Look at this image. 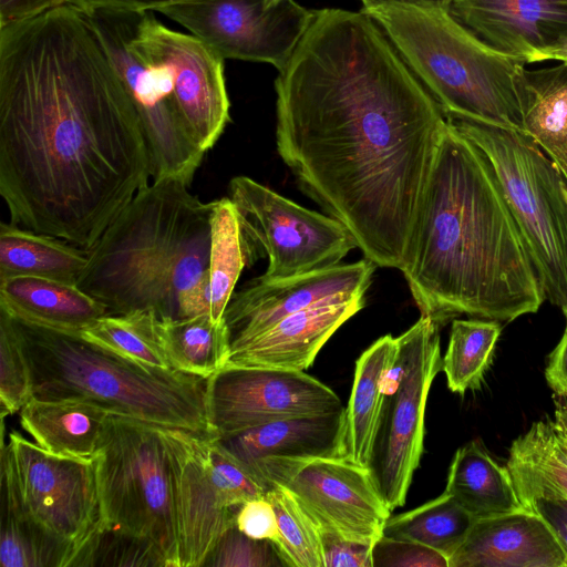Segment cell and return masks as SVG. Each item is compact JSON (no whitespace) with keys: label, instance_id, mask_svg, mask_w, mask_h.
<instances>
[{"label":"cell","instance_id":"cell-5","mask_svg":"<svg viewBox=\"0 0 567 567\" xmlns=\"http://www.w3.org/2000/svg\"><path fill=\"white\" fill-rule=\"evenodd\" d=\"M12 321L29 363L32 398L82 400L111 414L216 436L208 379L141 364L79 333Z\"/></svg>","mask_w":567,"mask_h":567},{"label":"cell","instance_id":"cell-41","mask_svg":"<svg viewBox=\"0 0 567 567\" xmlns=\"http://www.w3.org/2000/svg\"><path fill=\"white\" fill-rule=\"evenodd\" d=\"M319 530L324 567H373L372 545L347 539L330 529Z\"/></svg>","mask_w":567,"mask_h":567},{"label":"cell","instance_id":"cell-22","mask_svg":"<svg viewBox=\"0 0 567 567\" xmlns=\"http://www.w3.org/2000/svg\"><path fill=\"white\" fill-rule=\"evenodd\" d=\"M344 435L346 408L330 414L279 420L216 439L252 475L259 465L274 460L344 456Z\"/></svg>","mask_w":567,"mask_h":567},{"label":"cell","instance_id":"cell-7","mask_svg":"<svg viewBox=\"0 0 567 567\" xmlns=\"http://www.w3.org/2000/svg\"><path fill=\"white\" fill-rule=\"evenodd\" d=\"M489 163L537 271L545 299L567 306V183L522 131L445 116Z\"/></svg>","mask_w":567,"mask_h":567},{"label":"cell","instance_id":"cell-35","mask_svg":"<svg viewBox=\"0 0 567 567\" xmlns=\"http://www.w3.org/2000/svg\"><path fill=\"white\" fill-rule=\"evenodd\" d=\"M272 505L279 530L275 545L289 567H324L320 530L293 494L271 485L265 496Z\"/></svg>","mask_w":567,"mask_h":567},{"label":"cell","instance_id":"cell-30","mask_svg":"<svg viewBox=\"0 0 567 567\" xmlns=\"http://www.w3.org/2000/svg\"><path fill=\"white\" fill-rule=\"evenodd\" d=\"M157 331L174 370L209 379L223 370L230 354V334L225 321L209 315L158 318Z\"/></svg>","mask_w":567,"mask_h":567},{"label":"cell","instance_id":"cell-32","mask_svg":"<svg viewBox=\"0 0 567 567\" xmlns=\"http://www.w3.org/2000/svg\"><path fill=\"white\" fill-rule=\"evenodd\" d=\"M475 520L474 516L443 492L414 509L390 516L383 535L423 544L450 559Z\"/></svg>","mask_w":567,"mask_h":567},{"label":"cell","instance_id":"cell-10","mask_svg":"<svg viewBox=\"0 0 567 567\" xmlns=\"http://www.w3.org/2000/svg\"><path fill=\"white\" fill-rule=\"evenodd\" d=\"M2 447L10 457L24 511L48 534L70 546L71 566H86L104 529L96 457L56 455L16 431Z\"/></svg>","mask_w":567,"mask_h":567},{"label":"cell","instance_id":"cell-14","mask_svg":"<svg viewBox=\"0 0 567 567\" xmlns=\"http://www.w3.org/2000/svg\"><path fill=\"white\" fill-rule=\"evenodd\" d=\"M266 0H188L157 12L183 25L221 59L264 62L282 69L315 11L295 0L267 8Z\"/></svg>","mask_w":567,"mask_h":567},{"label":"cell","instance_id":"cell-6","mask_svg":"<svg viewBox=\"0 0 567 567\" xmlns=\"http://www.w3.org/2000/svg\"><path fill=\"white\" fill-rule=\"evenodd\" d=\"M362 11L383 30L445 116L523 132V60L483 42L445 8L385 4Z\"/></svg>","mask_w":567,"mask_h":567},{"label":"cell","instance_id":"cell-45","mask_svg":"<svg viewBox=\"0 0 567 567\" xmlns=\"http://www.w3.org/2000/svg\"><path fill=\"white\" fill-rule=\"evenodd\" d=\"M561 310L566 319L565 330L549 355L545 378L553 392L567 400V306Z\"/></svg>","mask_w":567,"mask_h":567},{"label":"cell","instance_id":"cell-16","mask_svg":"<svg viewBox=\"0 0 567 567\" xmlns=\"http://www.w3.org/2000/svg\"><path fill=\"white\" fill-rule=\"evenodd\" d=\"M344 408L332 389L303 371L225 367L208 379L209 420L216 436Z\"/></svg>","mask_w":567,"mask_h":567},{"label":"cell","instance_id":"cell-12","mask_svg":"<svg viewBox=\"0 0 567 567\" xmlns=\"http://www.w3.org/2000/svg\"><path fill=\"white\" fill-rule=\"evenodd\" d=\"M85 13L135 105L147 141L152 179L173 177L190 185L205 152L179 113L168 70L133 45L128 11Z\"/></svg>","mask_w":567,"mask_h":567},{"label":"cell","instance_id":"cell-1","mask_svg":"<svg viewBox=\"0 0 567 567\" xmlns=\"http://www.w3.org/2000/svg\"><path fill=\"white\" fill-rule=\"evenodd\" d=\"M276 145L365 259L402 270L446 117L362 10H315L275 81Z\"/></svg>","mask_w":567,"mask_h":567},{"label":"cell","instance_id":"cell-11","mask_svg":"<svg viewBox=\"0 0 567 567\" xmlns=\"http://www.w3.org/2000/svg\"><path fill=\"white\" fill-rule=\"evenodd\" d=\"M229 198L252 259L258 248L268 257L262 279L327 269L358 248L338 219L307 209L247 176L230 181Z\"/></svg>","mask_w":567,"mask_h":567},{"label":"cell","instance_id":"cell-26","mask_svg":"<svg viewBox=\"0 0 567 567\" xmlns=\"http://www.w3.org/2000/svg\"><path fill=\"white\" fill-rule=\"evenodd\" d=\"M444 493L476 519L524 508L509 471L501 466L478 440L455 452Z\"/></svg>","mask_w":567,"mask_h":567},{"label":"cell","instance_id":"cell-34","mask_svg":"<svg viewBox=\"0 0 567 567\" xmlns=\"http://www.w3.org/2000/svg\"><path fill=\"white\" fill-rule=\"evenodd\" d=\"M152 311L105 315L79 334L126 359L162 370H174L157 331Z\"/></svg>","mask_w":567,"mask_h":567},{"label":"cell","instance_id":"cell-50","mask_svg":"<svg viewBox=\"0 0 567 567\" xmlns=\"http://www.w3.org/2000/svg\"><path fill=\"white\" fill-rule=\"evenodd\" d=\"M560 3L567 6V0H558Z\"/></svg>","mask_w":567,"mask_h":567},{"label":"cell","instance_id":"cell-38","mask_svg":"<svg viewBox=\"0 0 567 567\" xmlns=\"http://www.w3.org/2000/svg\"><path fill=\"white\" fill-rule=\"evenodd\" d=\"M509 453L528 463L567 495V455L556 439L549 417L534 422L513 441Z\"/></svg>","mask_w":567,"mask_h":567},{"label":"cell","instance_id":"cell-21","mask_svg":"<svg viewBox=\"0 0 567 567\" xmlns=\"http://www.w3.org/2000/svg\"><path fill=\"white\" fill-rule=\"evenodd\" d=\"M449 567H567L546 523L525 508L476 519Z\"/></svg>","mask_w":567,"mask_h":567},{"label":"cell","instance_id":"cell-29","mask_svg":"<svg viewBox=\"0 0 567 567\" xmlns=\"http://www.w3.org/2000/svg\"><path fill=\"white\" fill-rule=\"evenodd\" d=\"M87 262L86 249L10 221L0 224V280L31 276L78 285Z\"/></svg>","mask_w":567,"mask_h":567},{"label":"cell","instance_id":"cell-8","mask_svg":"<svg viewBox=\"0 0 567 567\" xmlns=\"http://www.w3.org/2000/svg\"><path fill=\"white\" fill-rule=\"evenodd\" d=\"M96 457L103 528L153 545L179 567L172 466L161 426L109 414Z\"/></svg>","mask_w":567,"mask_h":567},{"label":"cell","instance_id":"cell-37","mask_svg":"<svg viewBox=\"0 0 567 567\" xmlns=\"http://www.w3.org/2000/svg\"><path fill=\"white\" fill-rule=\"evenodd\" d=\"M32 398L29 363L12 318L0 309L1 419L20 411Z\"/></svg>","mask_w":567,"mask_h":567},{"label":"cell","instance_id":"cell-18","mask_svg":"<svg viewBox=\"0 0 567 567\" xmlns=\"http://www.w3.org/2000/svg\"><path fill=\"white\" fill-rule=\"evenodd\" d=\"M375 267L364 258L289 278H255L234 292L227 305L224 320L230 334V348L295 312L341 296L365 293Z\"/></svg>","mask_w":567,"mask_h":567},{"label":"cell","instance_id":"cell-23","mask_svg":"<svg viewBox=\"0 0 567 567\" xmlns=\"http://www.w3.org/2000/svg\"><path fill=\"white\" fill-rule=\"evenodd\" d=\"M0 309L14 319L70 333L107 315L105 306L78 285L31 276L0 280Z\"/></svg>","mask_w":567,"mask_h":567},{"label":"cell","instance_id":"cell-33","mask_svg":"<svg viewBox=\"0 0 567 567\" xmlns=\"http://www.w3.org/2000/svg\"><path fill=\"white\" fill-rule=\"evenodd\" d=\"M501 332L499 321L453 319L447 350L442 359V371L452 392L464 394L480 388Z\"/></svg>","mask_w":567,"mask_h":567},{"label":"cell","instance_id":"cell-47","mask_svg":"<svg viewBox=\"0 0 567 567\" xmlns=\"http://www.w3.org/2000/svg\"><path fill=\"white\" fill-rule=\"evenodd\" d=\"M554 416L549 419L556 439L567 455V405L555 402Z\"/></svg>","mask_w":567,"mask_h":567},{"label":"cell","instance_id":"cell-13","mask_svg":"<svg viewBox=\"0 0 567 567\" xmlns=\"http://www.w3.org/2000/svg\"><path fill=\"white\" fill-rule=\"evenodd\" d=\"M252 476L266 491L285 486L319 528L350 540L373 545L391 516L370 468L344 456L274 460L259 465Z\"/></svg>","mask_w":567,"mask_h":567},{"label":"cell","instance_id":"cell-48","mask_svg":"<svg viewBox=\"0 0 567 567\" xmlns=\"http://www.w3.org/2000/svg\"><path fill=\"white\" fill-rule=\"evenodd\" d=\"M363 9L385 6V4H408L417 7H434L450 9L453 0H361Z\"/></svg>","mask_w":567,"mask_h":567},{"label":"cell","instance_id":"cell-49","mask_svg":"<svg viewBox=\"0 0 567 567\" xmlns=\"http://www.w3.org/2000/svg\"><path fill=\"white\" fill-rule=\"evenodd\" d=\"M282 1L284 0H266L265 3H266L267 8H270V7L277 6L278 3L282 2Z\"/></svg>","mask_w":567,"mask_h":567},{"label":"cell","instance_id":"cell-9","mask_svg":"<svg viewBox=\"0 0 567 567\" xmlns=\"http://www.w3.org/2000/svg\"><path fill=\"white\" fill-rule=\"evenodd\" d=\"M440 326L427 317L399 336L396 386L385 395L370 471L391 511L405 504L423 453L427 395L442 370Z\"/></svg>","mask_w":567,"mask_h":567},{"label":"cell","instance_id":"cell-31","mask_svg":"<svg viewBox=\"0 0 567 567\" xmlns=\"http://www.w3.org/2000/svg\"><path fill=\"white\" fill-rule=\"evenodd\" d=\"M254 262L238 212L229 197L214 200L208 258L209 316L223 322L243 269Z\"/></svg>","mask_w":567,"mask_h":567},{"label":"cell","instance_id":"cell-4","mask_svg":"<svg viewBox=\"0 0 567 567\" xmlns=\"http://www.w3.org/2000/svg\"><path fill=\"white\" fill-rule=\"evenodd\" d=\"M165 177L138 192L89 250L78 286L107 315H209L208 258L214 200Z\"/></svg>","mask_w":567,"mask_h":567},{"label":"cell","instance_id":"cell-20","mask_svg":"<svg viewBox=\"0 0 567 567\" xmlns=\"http://www.w3.org/2000/svg\"><path fill=\"white\" fill-rule=\"evenodd\" d=\"M449 10L483 42L525 63L567 34V6L558 0H453Z\"/></svg>","mask_w":567,"mask_h":567},{"label":"cell","instance_id":"cell-40","mask_svg":"<svg viewBox=\"0 0 567 567\" xmlns=\"http://www.w3.org/2000/svg\"><path fill=\"white\" fill-rule=\"evenodd\" d=\"M373 567H449V558L423 544L382 535L372 545Z\"/></svg>","mask_w":567,"mask_h":567},{"label":"cell","instance_id":"cell-27","mask_svg":"<svg viewBox=\"0 0 567 567\" xmlns=\"http://www.w3.org/2000/svg\"><path fill=\"white\" fill-rule=\"evenodd\" d=\"M520 110L523 133L554 162L567 183V63L525 69Z\"/></svg>","mask_w":567,"mask_h":567},{"label":"cell","instance_id":"cell-24","mask_svg":"<svg viewBox=\"0 0 567 567\" xmlns=\"http://www.w3.org/2000/svg\"><path fill=\"white\" fill-rule=\"evenodd\" d=\"M109 414L82 400L31 398L20 410V423L50 453L92 458L97 453Z\"/></svg>","mask_w":567,"mask_h":567},{"label":"cell","instance_id":"cell-44","mask_svg":"<svg viewBox=\"0 0 567 567\" xmlns=\"http://www.w3.org/2000/svg\"><path fill=\"white\" fill-rule=\"evenodd\" d=\"M65 2L66 0H0V28L31 19Z\"/></svg>","mask_w":567,"mask_h":567},{"label":"cell","instance_id":"cell-28","mask_svg":"<svg viewBox=\"0 0 567 567\" xmlns=\"http://www.w3.org/2000/svg\"><path fill=\"white\" fill-rule=\"evenodd\" d=\"M2 567H68L69 545L48 534L22 507L10 457L1 449V537Z\"/></svg>","mask_w":567,"mask_h":567},{"label":"cell","instance_id":"cell-42","mask_svg":"<svg viewBox=\"0 0 567 567\" xmlns=\"http://www.w3.org/2000/svg\"><path fill=\"white\" fill-rule=\"evenodd\" d=\"M236 526L255 539L270 540L275 545L279 539L275 509L266 497L250 499L237 511Z\"/></svg>","mask_w":567,"mask_h":567},{"label":"cell","instance_id":"cell-17","mask_svg":"<svg viewBox=\"0 0 567 567\" xmlns=\"http://www.w3.org/2000/svg\"><path fill=\"white\" fill-rule=\"evenodd\" d=\"M173 480L179 567L204 566L225 532L236 524L213 462L215 436L162 427Z\"/></svg>","mask_w":567,"mask_h":567},{"label":"cell","instance_id":"cell-36","mask_svg":"<svg viewBox=\"0 0 567 567\" xmlns=\"http://www.w3.org/2000/svg\"><path fill=\"white\" fill-rule=\"evenodd\" d=\"M506 467L523 507L546 523L567 556V495L513 453Z\"/></svg>","mask_w":567,"mask_h":567},{"label":"cell","instance_id":"cell-25","mask_svg":"<svg viewBox=\"0 0 567 567\" xmlns=\"http://www.w3.org/2000/svg\"><path fill=\"white\" fill-rule=\"evenodd\" d=\"M398 351V339L386 334L374 341L355 362L346 406L344 457L363 467H369L372 460L385 399L382 384Z\"/></svg>","mask_w":567,"mask_h":567},{"label":"cell","instance_id":"cell-15","mask_svg":"<svg viewBox=\"0 0 567 567\" xmlns=\"http://www.w3.org/2000/svg\"><path fill=\"white\" fill-rule=\"evenodd\" d=\"M131 41L168 70L179 113L206 153L230 121L224 59L197 37L163 24L153 11L131 12Z\"/></svg>","mask_w":567,"mask_h":567},{"label":"cell","instance_id":"cell-43","mask_svg":"<svg viewBox=\"0 0 567 567\" xmlns=\"http://www.w3.org/2000/svg\"><path fill=\"white\" fill-rule=\"evenodd\" d=\"M188 0H66L84 12L99 10L144 12L158 11L161 8Z\"/></svg>","mask_w":567,"mask_h":567},{"label":"cell","instance_id":"cell-46","mask_svg":"<svg viewBox=\"0 0 567 567\" xmlns=\"http://www.w3.org/2000/svg\"><path fill=\"white\" fill-rule=\"evenodd\" d=\"M544 61H558L560 63H567V34L560 37L544 48L535 50L526 59V64Z\"/></svg>","mask_w":567,"mask_h":567},{"label":"cell","instance_id":"cell-2","mask_svg":"<svg viewBox=\"0 0 567 567\" xmlns=\"http://www.w3.org/2000/svg\"><path fill=\"white\" fill-rule=\"evenodd\" d=\"M152 178L146 136L89 14L0 28V195L10 223L90 249Z\"/></svg>","mask_w":567,"mask_h":567},{"label":"cell","instance_id":"cell-3","mask_svg":"<svg viewBox=\"0 0 567 567\" xmlns=\"http://www.w3.org/2000/svg\"><path fill=\"white\" fill-rule=\"evenodd\" d=\"M401 271L440 327L460 315L509 322L546 300L489 163L447 120Z\"/></svg>","mask_w":567,"mask_h":567},{"label":"cell","instance_id":"cell-39","mask_svg":"<svg viewBox=\"0 0 567 567\" xmlns=\"http://www.w3.org/2000/svg\"><path fill=\"white\" fill-rule=\"evenodd\" d=\"M204 566L274 567L286 566L270 540L255 539L233 525L221 536Z\"/></svg>","mask_w":567,"mask_h":567},{"label":"cell","instance_id":"cell-19","mask_svg":"<svg viewBox=\"0 0 567 567\" xmlns=\"http://www.w3.org/2000/svg\"><path fill=\"white\" fill-rule=\"evenodd\" d=\"M365 293L341 296L295 312L230 348L225 367L305 371L332 334L365 303Z\"/></svg>","mask_w":567,"mask_h":567},{"label":"cell","instance_id":"cell-51","mask_svg":"<svg viewBox=\"0 0 567 567\" xmlns=\"http://www.w3.org/2000/svg\"><path fill=\"white\" fill-rule=\"evenodd\" d=\"M564 193H565V197H566V200H567V186L565 187Z\"/></svg>","mask_w":567,"mask_h":567}]
</instances>
